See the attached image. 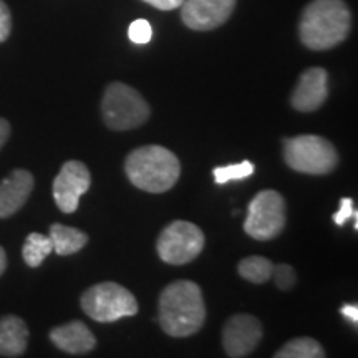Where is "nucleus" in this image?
Instances as JSON below:
<instances>
[{
    "label": "nucleus",
    "instance_id": "f257e3e1",
    "mask_svg": "<svg viewBox=\"0 0 358 358\" xmlns=\"http://www.w3.org/2000/svg\"><path fill=\"white\" fill-rule=\"evenodd\" d=\"M206 320L203 292L191 280H176L159 295V325L168 335L185 338L199 332Z\"/></svg>",
    "mask_w": 358,
    "mask_h": 358
},
{
    "label": "nucleus",
    "instance_id": "f03ea898",
    "mask_svg": "<svg viewBox=\"0 0 358 358\" xmlns=\"http://www.w3.org/2000/svg\"><path fill=\"white\" fill-rule=\"evenodd\" d=\"M352 29L350 8L343 0H312L303 8L299 35L310 50H330L348 37Z\"/></svg>",
    "mask_w": 358,
    "mask_h": 358
},
{
    "label": "nucleus",
    "instance_id": "7ed1b4c3",
    "mask_svg": "<svg viewBox=\"0 0 358 358\" xmlns=\"http://www.w3.org/2000/svg\"><path fill=\"white\" fill-rule=\"evenodd\" d=\"M124 171L138 189L161 194L176 185L181 164L173 151L158 145L141 146L129 153Z\"/></svg>",
    "mask_w": 358,
    "mask_h": 358
},
{
    "label": "nucleus",
    "instance_id": "20e7f679",
    "mask_svg": "<svg viewBox=\"0 0 358 358\" xmlns=\"http://www.w3.org/2000/svg\"><path fill=\"white\" fill-rule=\"evenodd\" d=\"M150 105L136 90L115 82L105 90L101 100L103 122L115 131H127L141 127L150 118Z\"/></svg>",
    "mask_w": 358,
    "mask_h": 358
},
{
    "label": "nucleus",
    "instance_id": "39448f33",
    "mask_svg": "<svg viewBox=\"0 0 358 358\" xmlns=\"http://www.w3.org/2000/svg\"><path fill=\"white\" fill-rule=\"evenodd\" d=\"M284 159L294 171L324 176L337 168L338 153L325 138L301 134L284 140Z\"/></svg>",
    "mask_w": 358,
    "mask_h": 358
},
{
    "label": "nucleus",
    "instance_id": "423d86ee",
    "mask_svg": "<svg viewBox=\"0 0 358 358\" xmlns=\"http://www.w3.org/2000/svg\"><path fill=\"white\" fill-rule=\"evenodd\" d=\"M82 308L95 322L110 324L138 312L134 295L116 282H101L82 295Z\"/></svg>",
    "mask_w": 358,
    "mask_h": 358
},
{
    "label": "nucleus",
    "instance_id": "0eeeda50",
    "mask_svg": "<svg viewBox=\"0 0 358 358\" xmlns=\"http://www.w3.org/2000/svg\"><path fill=\"white\" fill-rule=\"evenodd\" d=\"M204 249V234L189 221H174L158 237L156 250L163 262L182 266L194 261Z\"/></svg>",
    "mask_w": 358,
    "mask_h": 358
},
{
    "label": "nucleus",
    "instance_id": "6e6552de",
    "mask_svg": "<svg viewBox=\"0 0 358 358\" xmlns=\"http://www.w3.org/2000/svg\"><path fill=\"white\" fill-rule=\"evenodd\" d=\"M285 227V201L274 189L261 191L250 201L244 231L256 241H271Z\"/></svg>",
    "mask_w": 358,
    "mask_h": 358
},
{
    "label": "nucleus",
    "instance_id": "1a4fd4ad",
    "mask_svg": "<svg viewBox=\"0 0 358 358\" xmlns=\"http://www.w3.org/2000/svg\"><path fill=\"white\" fill-rule=\"evenodd\" d=\"M92 176L80 161H66L53 181V199L62 213L71 214L78 209L80 198L90 189Z\"/></svg>",
    "mask_w": 358,
    "mask_h": 358
},
{
    "label": "nucleus",
    "instance_id": "9d476101",
    "mask_svg": "<svg viewBox=\"0 0 358 358\" xmlns=\"http://www.w3.org/2000/svg\"><path fill=\"white\" fill-rule=\"evenodd\" d=\"M262 338V325L256 317L248 313L232 315L224 324L222 345L227 357H249Z\"/></svg>",
    "mask_w": 358,
    "mask_h": 358
},
{
    "label": "nucleus",
    "instance_id": "9b49d317",
    "mask_svg": "<svg viewBox=\"0 0 358 358\" xmlns=\"http://www.w3.org/2000/svg\"><path fill=\"white\" fill-rule=\"evenodd\" d=\"M234 7L236 0H185L181 3V19L191 30L208 32L226 24Z\"/></svg>",
    "mask_w": 358,
    "mask_h": 358
},
{
    "label": "nucleus",
    "instance_id": "f8f14e48",
    "mask_svg": "<svg viewBox=\"0 0 358 358\" xmlns=\"http://www.w3.org/2000/svg\"><path fill=\"white\" fill-rule=\"evenodd\" d=\"M329 96V75L320 66L307 69L299 78L290 103L301 113H312L324 105Z\"/></svg>",
    "mask_w": 358,
    "mask_h": 358
},
{
    "label": "nucleus",
    "instance_id": "ddd939ff",
    "mask_svg": "<svg viewBox=\"0 0 358 358\" xmlns=\"http://www.w3.org/2000/svg\"><path fill=\"white\" fill-rule=\"evenodd\" d=\"M35 179L27 169H15L0 182V219L10 217L27 203L34 191Z\"/></svg>",
    "mask_w": 358,
    "mask_h": 358
},
{
    "label": "nucleus",
    "instance_id": "4468645a",
    "mask_svg": "<svg viewBox=\"0 0 358 358\" xmlns=\"http://www.w3.org/2000/svg\"><path fill=\"white\" fill-rule=\"evenodd\" d=\"M50 340L57 348L71 355H83L92 352L96 345L95 335L80 320L55 327L50 332Z\"/></svg>",
    "mask_w": 358,
    "mask_h": 358
},
{
    "label": "nucleus",
    "instance_id": "2eb2a0df",
    "mask_svg": "<svg viewBox=\"0 0 358 358\" xmlns=\"http://www.w3.org/2000/svg\"><path fill=\"white\" fill-rule=\"evenodd\" d=\"M29 343V329L20 317L0 319V357H22Z\"/></svg>",
    "mask_w": 358,
    "mask_h": 358
},
{
    "label": "nucleus",
    "instance_id": "dca6fc26",
    "mask_svg": "<svg viewBox=\"0 0 358 358\" xmlns=\"http://www.w3.org/2000/svg\"><path fill=\"white\" fill-rule=\"evenodd\" d=\"M50 239L53 250L58 256H71L82 250L88 243V236L75 227L64 226V224H52Z\"/></svg>",
    "mask_w": 358,
    "mask_h": 358
},
{
    "label": "nucleus",
    "instance_id": "f3484780",
    "mask_svg": "<svg viewBox=\"0 0 358 358\" xmlns=\"http://www.w3.org/2000/svg\"><path fill=\"white\" fill-rule=\"evenodd\" d=\"M53 244L50 236H43L40 232H32L25 239L22 248V256L29 267H38L45 259L52 254Z\"/></svg>",
    "mask_w": 358,
    "mask_h": 358
},
{
    "label": "nucleus",
    "instance_id": "a211bd4d",
    "mask_svg": "<svg viewBox=\"0 0 358 358\" xmlns=\"http://www.w3.org/2000/svg\"><path fill=\"white\" fill-rule=\"evenodd\" d=\"M275 358H324L325 350L317 340L310 337L294 338L285 343L279 352L274 355Z\"/></svg>",
    "mask_w": 358,
    "mask_h": 358
},
{
    "label": "nucleus",
    "instance_id": "6ab92c4d",
    "mask_svg": "<svg viewBox=\"0 0 358 358\" xmlns=\"http://www.w3.org/2000/svg\"><path fill=\"white\" fill-rule=\"evenodd\" d=\"M272 264L268 259L262 256H250L239 262V274L243 279L252 282V284H266L272 277Z\"/></svg>",
    "mask_w": 358,
    "mask_h": 358
},
{
    "label": "nucleus",
    "instance_id": "aec40b11",
    "mask_svg": "<svg viewBox=\"0 0 358 358\" xmlns=\"http://www.w3.org/2000/svg\"><path fill=\"white\" fill-rule=\"evenodd\" d=\"M254 164L250 161H243L239 164H229V166L216 168L213 171L214 178H216L217 185H226L229 181H241L254 174Z\"/></svg>",
    "mask_w": 358,
    "mask_h": 358
},
{
    "label": "nucleus",
    "instance_id": "412c9836",
    "mask_svg": "<svg viewBox=\"0 0 358 358\" xmlns=\"http://www.w3.org/2000/svg\"><path fill=\"white\" fill-rule=\"evenodd\" d=\"M128 37L136 45H145L150 42L153 38V29H151L150 22L145 19L134 20L128 29Z\"/></svg>",
    "mask_w": 358,
    "mask_h": 358
},
{
    "label": "nucleus",
    "instance_id": "4be33fe9",
    "mask_svg": "<svg viewBox=\"0 0 358 358\" xmlns=\"http://www.w3.org/2000/svg\"><path fill=\"white\" fill-rule=\"evenodd\" d=\"M272 275H274L275 285L280 290H290L297 282V274L287 264H279L272 267Z\"/></svg>",
    "mask_w": 358,
    "mask_h": 358
},
{
    "label": "nucleus",
    "instance_id": "5701e85b",
    "mask_svg": "<svg viewBox=\"0 0 358 358\" xmlns=\"http://www.w3.org/2000/svg\"><path fill=\"white\" fill-rule=\"evenodd\" d=\"M357 209L353 208V199L352 198H343L342 201H340V208L338 211L334 214V221L337 226H343L348 219H352L353 216H355Z\"/></svg>",
    "mask_w": 358,
    "mask_h": 358
},
{
    "label": "nucleus",
    "instance_id": "b1692460",
    "mask_svg": "<svg viewBox=\"0 0 358 358\" xmlns=\"http://www.w3.org/2000/svg\"><path fill=\"white\" fill-rule=\"evenodd\" d=\"M12 30V15L7 3L0 0V43L6 42Z\"/></svg>",
    "mask_w": 358,
    "mask_h": 358
},
{
    "label": "nucleus",
    "instance_id": "393cba45",
    "mask_svg": "<svg viewBox=\"0 0 358 358\" xmlns=\"http://www.w3.org/2000/svg\"><path fill=\"white\" fill-rule=\"evenodd\" d=\"M143 2L150 3V6L159 8V10H174V8L181 7L185 0H143Z\"/></svg>",
    "mask_w": 358,
    "mask_h": 358
},
{
    "label": "nucleus",
    "instance_id": "a878e982",
    "mask_svg": "<svg viewBox=\"0 0 358 358\" xmlns=\"http://www.w3.org/2000/svg\"><path fill=\"white\" fill-rule=\"evenodd\" d=\"M340 312H342L343 317H347L348 320L352 322V324H358V307L355 306V303H347V306H343L342 308H340Z\"/></svg>",
    "mask_w": 358,
    "mask_h": 358
},
{
    "label": "nucleus",
    "instance_id": "bb28decb",
    "mask_svg": "<svg viewBox=\"0 0 358 358\" xmlns=\"http://www.w3.org/2000/svg\"><path fill=\"white\" fill-rule=\"evenodd\" d=\"M8 136H10V124H8L7 120L0 118V150L7 143Z\"/></svg>",
    "mask_w": 358,
    "mask_h": 358
},
{
    "label": "nucleus",
    "instance_id": "cd10ccee",
    "mask_svg": "<svg viewBox=\"0 0 358 358\" xmlns=\"http://www.w3.org/2000/svg\"><path fill=\"white\" fill-rule=\"evenodd\" d=\"M6 268H7V254H6V250H3L2 245H0V275L6 272Z\"/></svg>",
    "mask_w": 358,
    "mask_h": 358
}]
</instances>
